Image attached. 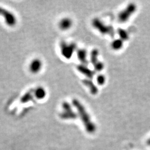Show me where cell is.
Returning a JSON list of instances; mask_svg holds the SVG:
<instances>
[{
	"label": "cell",
	"mask_w": 150,
	"mask_h": 150,
	"mask_svg": "<svg viewBox=\"0 0 150 150\" xmlns=\"http://www.w3.org/2000/svg\"><path fill=\"white\" fill-rule=\"evenodd\" d=\"M72 104L79 113L81 120L85 127L86 131L90 134L93 133L96 129V125L91 121V117L86 111L85 107L82 105V104L79 100L76 99L73 100Z\"/></svg>",
	"instance_id": "obj_1"
},
{
	"label": "cell",
	"mask_w": 150,
	"mask_h": 150,
	"mask_svg": "<svg viewBox=\"0 0 150 150\" xmlns=\"http://www.w3.org/2000/svg\"><path fill=\"white\" fill-rule=\"evenodd\" d=\"M92 25L94 28L103 35H108L111 37H113L115 30L112 26L105 25L98 18H94L92 21Z\"/></svg>",
	"instance_id": "obj_2"
},
{
	"label": "cell",
	"mask_w": 150,
	"mask_h": 150,
	"mask_svg": "<svg viewBox=\"0 0 150 150\" xmlns=\"http://www.w3.org/2000/svg\"><path fill=\"white\" fill-rule=\"evenodd\" d=\"M136 8L137 7L134 4H129L124 10L118 13L117 17L118 21L121 23H125L127 21L130 17L134 13Z\"/></svg>",
	"instance_id": "obj_3"
},
{
	"label": "cell",
	"mask_w": 150,
	"mask_h": 150,
	"mask_svg": "<svg viewBox=\"0 0 150 150\" xmlns=\"http://www.w3.org/2000/svg\"><path fill=\"white\" fill-rule=\"evenodd\" d=\"M76 45L75 43H67L62 42L60 45L61 53L67 59H70L75 52Z\"/></svg>",
	"instance_id": "obj_4"
},
{
	"label": "cell",
	"mask_w": 150,
	"mask_h": 150,
	"mask_svg": "<svg viewBox=\"0 0 150 150\" xmlns=\"http://www.w3.org/2000/svg\"><path fill=\"white\" fill-rule=\"evenodd\" d=\"M63 111L60 114V117L62 119L72 120L77 117L76 113L74 111L70 104L67 102H64L62 104Z\"/></svg>",
	"instance_id": "obj_5"
},
{
	"label": "cell",
	"mask_w": 150,
	"mask_h": 150,
	"mask_svg": "<svg viewBox=\"0 0 150 150\" xmlns=\"http://www.w3.org/2000/svg\"><path fill=\"white\" fill-rule=\"evenodd\" d=\"M0 16H2L6 23L10 26H13L16 24V18L15 16L10 11L0 7Z\"/></svg>",
	"instance_id": "obj_6"
},
{
	"label": "cell",
	"mask_w": 150,
	"mask_h": 150,
	"mask_svg": "<svg viewBox=\"0 0 150 150\" xmlns=\"http://www.w3.org/2000/svg\"><path fill=\"white\" fill-rule=\"evenodd\" d=\"M98 51L97 49H93L91 51L90 54V59L91 63L93 64L95 70L97 71H101L104 68V65L102 62L100 61L98 59Z\"/></svg>",
	"instance_id": "obj_7"
},
{
	"label": "cell",
	"mask_w": 150,
	"mask_h": 150,
	"mask_svg": "<svg viewBox=\"0 0 150 150\" xmlns=\"http://www.w3.org/2000/svg\"><path fill=\"white\" fill-rule=\"evenodd\" d=\"M77 69L78 71L86 77L89 79H92L94 75L95 74V72L93 70H91L88 67H87L85 65L83 64H80L77 66Z\"/></svg>",
	"instance_id": "obj_8"
},
{
	"label": "cell",
	"mask_w": 150,
	"mask_h": 150,
	"mask_svg": "<svg viewBox=\"0 0 150 150\" xmlns=\"http://www.w3.org/2000/svg\"><path fill=\"white\" fill-rule=\"evenodd\" d=\"M42 64L40 59H33L30 64L29 68L30 71L33 74H37L42 68Z\"/></svg>",
	"instance_id": "obj_9"
},
{
	"label": "cell",
	"mask_w": 150,
	"mask_h": 150,
	"mask_svg": "<svg viewBox=\"0 0 150 150\" xmlns=\"http://www.w3.org/2000/svg\"><path fill=\"white\" fill-rule=\"evenodd\" d=\"M82 83L84 84L85 86H86L89 89L91 94L93 95L97 94L98 91V88L92 81L88 79H85L82 80Z\"/></svg>",
	"instance_id": "obj_10"
},
{
	"label": "cell",
	"mask_w": 150,
	"mask_h": 150,
	"mask_svg": "<svg viewBox=\"0 0 150 150\" xmlns=\"http://www.w3.org/2000/svg\"><path fill=\"white\" fill-rule=\"evenodd\" d=\"M72 25V21L70 18H64L59 23V27L63 30H66L71 28Z\"/></svg>",
	"instance_id": "obj_11"
},
{
	"label": "cell",
	"mask_w": 150,
	"mask_h": 150,
	"mask_svg": "<svg viewBox=\"0 0 150 150\" xmlns=\"http://www.w3.org/2000/svg\"><path fill=\"white\" fill-rule=\"evenodd\" d=\"M78 59L80 61L83 65L88 64V61L87 59V52L85 49H80L77 52Z\"/></svg>",
	"instance_id": "obj_12"
},
{
	"label": "cell",
	"mask_w": 150,
	"mask_h": 150,
	"mask_svg": "<svg viewBox=\"0 0 150 150\" xmlns=\"http://www.w3.org/2000/svg\"><path fill=\"white\" fill-rule=\"evenodd\" d=\"M46 92L45 90L41 87H39L34 89V96L37 99H43L46 96Z\"/></svg>",
	"instance_id": "obj_13"
},
{
	"label": "cell",
	"mask_w": 150,
	"mask_h": 150,
	"mask_svg": "<svg viewBox=\"0 0 150 150\" xmlns=\"http://www.w3.org/2000/svg\"><path fill=\"white\" fill-rule=\"evenodd\" d=\"M34 96V90H31L28 91L22 97L20 102L22 103H25L32 100Z\"/></svg>",
	"instance_id": "obj_14"
},
{
	"label": "cell",
	"mask_w": 150,
	"mask_h": 150,
	"mask_svg": "<svg viewBox=\"0 0 150 150\" xmlns=\"http://www.w3.org/2000/svg\"><path fill=\"white\" fill-rule=\"evenodd\" d=\"M123 41L120 38L114 40L111 44L112 48L115 50H118L123 47Z\"/></svg>",
	"instance_id": "obj_15"
},
{
	"label": "cell",
	"mask_w": 150,
	"mask_h": 150,
	"mask_svg": "<svg viewBox=\"0 0 150 150\" xmlns=\"http://www.w3.org/2000/svg\"><path fill=\"white\" fill-rule=\"evenodd\" d=\"M118 33L120 39L122 40L123 42L127 41L129 39V35L127 32L123 29H118Z\"/></svg>",
	"instance_id": "obj_16"
},
{
	"label": "cell",
	"mask_w": 150,
	"mask_h": 150,
	"mask_svg": "<svg viewBox=\"0 0 150 150\" xmlns=\"http://www.w3.org/2000/svg\"><path fill=\"white\" fill-rule=\"evenodd\" d=\"M97 83L100 85H103L105 83L106 78L103 75H98V76L97 78Z\"/></svg>",
	"instance_id": "obj_17"
}]
</instances>
